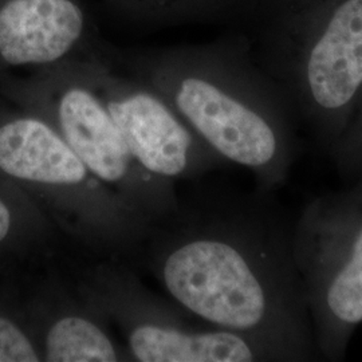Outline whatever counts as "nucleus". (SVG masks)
Segmentation results:
<instances>
[{"label": "nucleus", "mask_w": 362, "mask_h": 362, "mask_svg": "<svg viewBox=\"0 0 362 362\" xmlns=\"http://www.w3.org/2000/svg\"><path fill=\"white\" fill-rule=\"evenodd\" d=\"M0 176L35 203L82 258L137 266L152 226L106 188L38 116H0Z\"/></svg>", "instance_id": "obj_1"}, {"label": "nucleus", "mask_w": 362, "mask_h": 362, "mask_svg": "<svg viewBox=\"0 0 362 362\" xmlns=\"http://www.w3.org/2000/svg\"><path fill=\"white\" fill-rule=\"evenodd\" d=\"M137 266L184 310L230 332L251 330L266 315V293L246 254L224 238L194 233L173 214L152 227Z\"/></svg>", "instance_id": "obj_2"}, {"label": "nucleus", "mask_w": 362, "mask_h": 362, "mask_svg": "<svg viewBox=\"0 0 362 362\" xmlns=\"http://www.w3.org/2000/svg\"><path fill=\"white\" fill-rule=\"evenodd\" d=\"M66 270L79 293L122 334L130 361L247 362L255 357L235 332L188 330L169 300L153 294L127 262L83 258Z\"/></svg>", "instance_id": "obj_3"}, {"label": "nucleus", "mask_w": 362, "mask_h": 362, "mask_svg": "<svg viewBox=\"0 0 362 362\" xmlns=\"http://www.w3.org/2000/svg\"><path fill=\"white\" fill-rule=\"evenodd\" d=\"M45 121L106 188L152 227L179 206L175 182L144 168L104 103L88 88L67 86L52 119Z\"/></svg>", "instance_id": "obj_4"}, {"label": "nucleus", "mask_w": 362, "mask_h": 362, "mask_svg": "<svg viewBox=\"0 0 362 362\" xmlns=\"http://www.w3.org/2000/svg\"><path fill=\"white\" fill-rule=\"evenodd\" d=\"M25 302L42 362L130 361L110 322L57 262L26 272Z\"/></svg>", "instance_id": "obj_5"}, {"label": "nucleus", "mask_w": 362, "mask_h": 362, "mask_svg": "<svg viewBox=\"0 0 362 362\" xmlns=\"http://www.w3.org/2000/svg\"><path fill=\"white\" fill-rule=\"evenodd\" d=\"M173 103L196 133L233 163L259 168L274 158L276 139L266 119L215 83L182 78Z\"/></svg>", "instance_id": "obj_6"}, {"label": "nucleus", "mask_w": 362, "mask_h": 362, "mask_svg": "<svg viewBox=\"0 0 362 362\" xmlns=\"http://www.w3.org/2000/svg\"><path fill=\"white\" fill-rule=\"evenodd\" d=\"M104 104L144 168L172 181L191 173L194 136L161 98L137 90L112 95Z\"/></svg>", "instance_id": "obj_7"}, {"label": "nucleus", "mask_w": 362, "mask_h": 362, "mask_svg": "<svg viewBox=\"0 0 362 362\" xmlns=\"http://www.w3.org/2000/svg\"><path fill=\"white\" fill-rule=\"evenodd\" d=\"M82 26L70 0H11L0 11V58L11 66L52 64L73 47Z\"/></svg>", "instance_id": "obj_8"}, {"label": "nucleus", "mask_w": 362, "mask_h": 362, "mask_svg": "<svg viewBox=\"0 0 362 362\" xmlns=\"http://www.w3.org/2000/svg\"><path fill=\"white\" fill-rule=\"evenodd\" d=\"M309 83L327 109L348 104L362 83V0L344 3L311 52Z\"/></svg>", "instance_id": "obj_9"}, {"label": "nucleus", "mask_w": 362, "mask_h": 362, "mask_svg": "<svg viewBox=\"0 0 362 362\" xmlns=\"http://www.w3.org/2000/svg\"><path fill=\"white\" fill-rule=\"evenodd\" d=\"M64 236L35 203L0 176V272H30L59 260Z\"/></svg>", "instance_id": "obj_10"}, {"label": "nucleus", "mask_w": 362, "mask_h": 362, "mask_svg": "<svg viewBox=\"0 0 362 362\" xmlns=\"http://www.w3.org/2000/svg\"><path fill=\"white\" fill-rule=\"evenodd\" d=\"M27 272H0V362H42L25 302Z\"/></svg>", "instance_id": "obj_11"}, {"label": "nucleus", "mask_w": 362, "mask_h": 362, "mask_svg": "<svg viewBox=\"0 0 362 362\" xmlns=\"http://www.w3.org/2000/svg\"><path fill=\"white\" fill-rule=\"evenodd\" d=\"M327 303L344 322L356 324L362 320V233L354 243L349 263L329 288Z\"/></svg>", "instance_id": "obj_12"}]
</instances>
